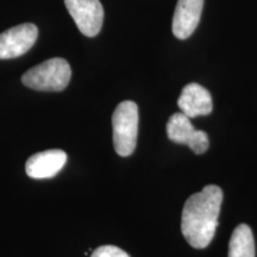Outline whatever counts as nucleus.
<instances>
[{"label": "nucleus", "instance_id": "obj_1", "mask_svg": "<svg viewBox=\"0 0 257 257\" xmlns=\"http://www.w3.org/2000/svg\"><path fill=\"white\" fill-rule=\"evenodd\" d=\"M223 191L208 185L191 195L185 202L181 216V231L192 248L205 249L212 242L218 227Z\"/></svg>", "mask_w": 257, "mask_h": 257}, {"label": "nucleus", "instance_id": "obj_2", "mask_svg": "<svg viewBox=\"0 0 257 257\" xmlns=\"http://www.w3.org/2000/svg\"><path fill=\"white\" fill-rule=\"evenodd\" d=\"M70 76L72 69L68 61L54 57L25 72L22 76V82L35 91L61 92L68 86Z\"/></svg>", "mask_w": 257, "mask_h": 257}, {"label": "nucleus", "instance_id": "obj_3", "mask_svg": "<svg viewBox=\"0 0 257 257\" xmlns=\"http://www.w3.org/2000/svg\"><path fill=\"white\" fill-rule=\"evenodd\" d=\"M113 144L118 155L130 156L135 152L138 134V107L136 102H120L112 115Z\"/></svg>", "mask_w": 257, "mask_h": 257}, {"label": "nucleus", "instance_id": "obj_4", "mask_svg": "<svg viewBox=\"0 0 257 257\" xmlns=\"http://www.w3.org/2000/svg\"><path fill=\"white\" fill-rule=\"evenodd\" d=\"M167 136L172 142L186 144L198 155L204 154L210 147V141L205 131L197 130L191 123V118L184 113H174L167 123Z\"/></svg>", "mask_w": 257, "mask_h": 257}, {"label": "nucleus", "instance_id": "obj_5", "mask_svg": "<svg viewBox=\"0 0 257 257\" xmlns=\"http://www.w3.org/2000/svg\"><path fill=\"white\" fill-rule=\"evenodd\" d=\"M68 12L81 34L94 37L104 23V8L100 0H64Z\"/></svg>", "mask_w": 257, "mask_h": 257}, {"label": "nucleus", "instance_id": "obj_6", "mask_svg": "<svg viewBox=\"0 0 257 257\" xmlns=\"http://www.w3.org/2000/svg\"><path fill=\"white\" fill-rule=\"evenodd\" d=\"M38 36V29L32 23L19 24L0 34V60L24 55L31 49Z\"/></svg>", "mask_w": 257, "mask_h": 257}, {"label": "nucleus", "instance_id": "obj_7", "mask_svg": "<svg viewBox=\"0 0 257 257\" xmlns=\"http://www.w3.org/2000/svg\"><path fill=\"white\" fill-rule=\"evenodd\" d=\"M204 0H178L172 30L179 40H186L197 29L200 22Z\"/></svg>", "mask_w": 257, "mask_h": 257}, {"label": "nucleus", "instance_id": "obj_8", "mask_svg": "<svg viewBox=\"0 0 257 257\" xmlns=\"http://www.w3.org/2000/svg\"><path fill=\"white\" fill-rule=\"evenodd\" d=\"M67 162V154L61 149H49L34 154L25 163V172L32 179L55 176Z\"/></svg>", "mask_w": 257, "mask_h": 257}, {"label": "nucleus", "instance_id": "obj_9", "mask_svg": "<svg viewBox=\"0 0 257 257\" xmlns=\"http://www.w3.org/2000/svg\"><path fill=\"white\" fill-rule=\"evenodd\" d=\"M178 106L181 113L188 118L207 115L213 110L211 93L195 82L185 86L179 96Z\"/></svg>", "mask_w": 257, "mask_h": 257}, {"label": "nucleus", "instance_id": "obj_10", "mask_svg": "<svg viewBox=\"0 0 257 257\" xmlns=\"http://www.w3.org/2000/svg\"><path fill=\"white\" fill-rule=\"evenodd\" d=\"M229 257H256L251 227L240 224L234 229L229 245Z\"/></svg>", "mask_w": 257, "mask_h": 257}, {"label": "nucleus", "instance_id": "obj_11", "mask_svg": "<svg viewBox=\"0 0 257 257\" xmlns=\"http://www.w3.org/2000/svg\"><path fill=\"white\" fill-rule=\"evenodd\" d=\"M92 257H130L124 250L114 245H104L94 250Z\"/></svg>", "mask_w": 257, "mask_h": 257}]
</instances>
